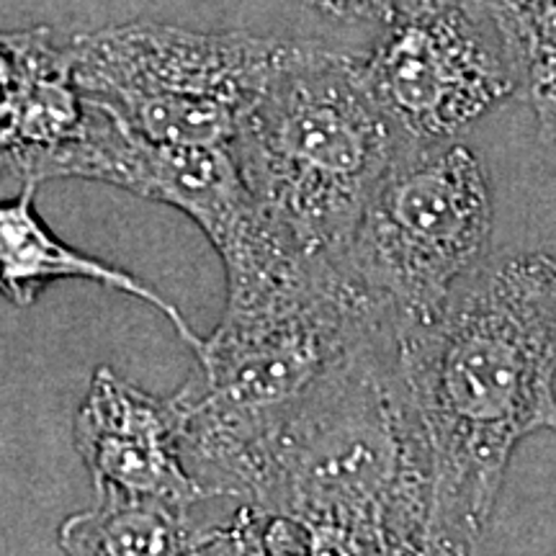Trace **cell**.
I'll use <instances>...</instances> for the list:
<instances>
[{"mask_svg": "<svg viewBox=\"0 0 556 556\" xmlns=\"http://www.w3.org/2000/svg\"><path fill=\"white\" fill-rule=\"evenodd\" d=\"M312 11L328 18L330 24L343 29L368 31V37H379L381 29L389 24L400 0H304Z\"/></svg>", "mask_w": 556, "mask_h": 556, "instance_id": "obj_12", "label": "cell"}, {"mask_svg": "<svg viewBox=\"0 0 556 556\" xmlns=\"http://www.w3.org/2000/svg\"><path fill=\"white\" fill-rule=\"evenodd\" d=\"M58 544L73 556L193 554V513L119 495H96L62 520Z\"/></svg>", "mask_w": 556, "mask_h": 556, "instance_id": "obj_11", "label": "cell"}, {"mask_svg": "<svg viewBox=\"0 0 556 556\" xmlns=\"http://www.w3.org/2000/svg\"><path fill=\"white\" fill-rule=\"evenodd\" d=\"M400 361L430 456L428 554L475 552L513 451L556 415V250L486 255L400 328Z\"/></svg>", "mask_w": 556, "mask_h": 556, "instance_id": "obj_1", "label": "cell"}, {"mask_svg": "<svg viewBox=\"0 0 556 556\" xmlns=\"http://www.w3.org/2000/svg\"><path fill=\"white\" fill-rule=\"evenodd\" d=\"M405 150L368 90L361 54L299 41L232 139V155L270 232L299 258L336 261Z\"/></svg>", "mask_w": 556, "mask_h": 556, "instance_id": "obj_4", "label": "cell"}, {"mask_svg": "<svg viewBox=\"0 0 556 556\" xmlns=\"http://www.w3.org/2000/svg\"><path fill=\"white\" fill-rule=\"evenodd\" d=\"M37 189V184H24L16 199L0 201V294L16 307H31L45 287L65 281V278L124 291V294L157 309L178 332V340H184L197 356L204 348V338L193 332L189 319L180 315L176 304H170L129 270L109 266V263L62 242L41 222L37 206H34Z\"/></svg>", "mask_w": 556, "mask_h": 556, "instance_id": "obj_10", "label": "cell"}, {"mask_svg": "<svg viewBox=\"0 0 556 556\" xmlns=\"http://www.w3.org/2000/svg\"><path fill=\"white\" fill-rule=\"evenodd\" d=\"M73 438L93 495L148 500L184 513L208 500L184 462L170 397L144 392L114 368L99 366L90 377Z\"/></svg>", "mask_w": 556, "mask_h": 556, "instance_id": "obj_8", "label": "cell"}, {"mask_svg": "<svg viewBox=\"0 0 556 556\" xmlns=\"http://www.w3.org/2000/svg\"><path fill=\"white\" fill-rule=\"evenodd\" d=\"M546 430H552V433L556 435V415L552 417V422H548V428H546Z\"/></svg>", "mask_w": 556, "mask_h": 556, "instance_id": "obj_14", "label": "cell"}, {"mask_svg": "<svg viewBox=\"0 0 556 556\" xmlns=\"http://www.w3.org/2000/svg\"><path fill=\"white\" fill-rule=\"evenodd\" d=\"M13 83V54L9 41L0 34V103L9 96Z\"/></svg>", "mask_w": 556, "mask_h": 556, "instance_id": "obj_13", "label": "cell"}, {"mask_svg": "<svg viewBox=\"0 0 556 556\" xmlns=\"http://www.w3.org/2000/svg\"><path fill=\"white\" fill-rule=\"evenodd\" d=\"M238 505L283 516L302 554H428L430 456L387 325L255 458Z\"/></svg>", "mask_w": 556, "mask_h": 556, "instance_id": "obj_2", "label": "cell"}, {"mask_svg": "<svg viewBox=\"0 0 556 556\" xmlns=\"http://www.w3.org/2000/svg\"><path fill=\"white\" fill-rule=\"evenodd\" d=\"M361 73L405 150L456 139L520 93L490 0H400Z\"/></svg>", "mask_w": 556, "mask_h": 556, "instance_id": "obj_7", "label": "cell"}, {"mask_svg": "<svg viewBox=\"0 0 556 556\" xmlns=\"http://www.w3.org/2000/svg\"><path fill=\"white\" fill-rule=\"evenodd\" d=\"M495 204L477 150L448 142L402 150L338 255L345 274L394 317L422 323L490 255Z\"/></svg>", "mask_w": 556, "mask_h": 556, "instance_id": "obj_6", "label": "cell"}, {"mask_svg": "<svg viewBox=\"0 0 556 556\" xmlns=\"http://www.w3.org/2000/svg\"><path fill=\"white\" fill-rule=\"evenodd\" d=\"M394 317L345 274L317 261L287 287L227 304L173 394L180 451L206 497L238 503L255 458L309 394Z\"/></svg>", "mask_w": 556, "mask_h": 556, "instance_id": "obj_3", "label": "cell"}, {"mask_svg": "<svg viewBox=\"0 0 556 556\" xmlns=\"http://www.w3.org/2000/svg\"><path fill=\"white\" fill-rule=\"evenodd\" d=\"M88 101L135 135L168 144L232 148L299 41L248 31H193L129 21L70 39Z\"/></svg>", "mask_w": 556, "mask_h": 556, "instance_id": "obj_5", "label": "cell"}, {"mask_svg": "<svg viewBox=\"0 0 556 556\" xmlns=\"http://www.w3.org/2000/svg\"><path fill=\"white\" fill-rule=\"evenodd\" d=\"M13 83L0 103V184H45L88 127L90 106L75 78L73 45L47 26L5 31Z\"/></svg>", "mask_w": 556, "mask_h": 556, "instance_id": "obj_9", "label": "cell"}]
</instances>
